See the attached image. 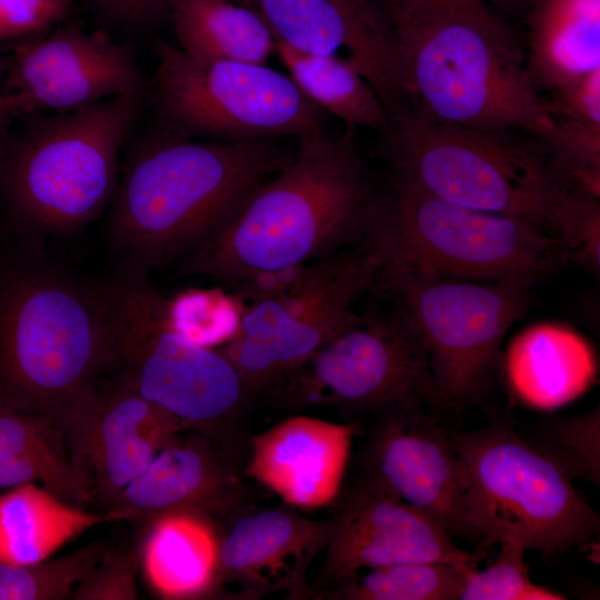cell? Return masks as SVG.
<instances>
[{"label":"cell","instance_id":"cell-31","mask_svg":"<svg viewBox=\"0 0 600 600\" xmlns=\"http://www.w3.org/2000/svg\"><path fill=\"white\" fill-rule=\"evenodd\" d=\"M599 420L598 408L580 416L551 419L539 424L533 439L526 441L571 481L579 478L599 486Z\"/></svg>","mask_w":600,"mask_h":600},{"label":"cell","instance_id":"cell-6","mask_svg":"<svg viewBox=\"0 0 600 600\" xmlns=\"http://www.w3.org/2000/svg\"><path fill=\"white\" fill-rule=\"evenodd\" d=\"M143 94H124L31 119L4 140L0 208L20 236L87 227L110 206L119 154Z\"/></svg>","mask_w":600,"mask_h":600},{"label":"cell","instance_id":"cell-1","mask_svg":"<svg viewBox=\"0 0 600 600\" xmlns=\"http://www.w3.org/2000/svg\"><path fill=\"white\" fill-rule=\"evenodd\" d=\"M374 1L394 34L407 111L484 131H551L513 30L486 2Z\"/></svg>","mask_w":600,"mask_h":600},{"label":"cell","instance_id":"cell-43","mask_svg":"<svg viewBox=\"0 0 600 600\" xmlns=\"http://www.w3.org/2000/svg\"><path fill=\"white\" fill-rule=\"evenodd\" d=\"M239 4L256 9V0H232Z\"/></svg>","mask_w":600,"mask_h":600},{"label":"cell","instance_id":"cell-2","mask_svg":"<svg viewBox=\"0 0 600 600\" xmlns=\"http://www.w3.org/2000/svg\"><path fill=\"white\" fill-rule=\"evenodd\" d=\"M352 129L300 138L294 157L259 184L231 219L179 261L186 274L231 286L261 270L308 264L359 244L376 196Z\"/></svg>","mask_w":600,"mask_h":600},{"label":"cell","instance_id":"cell-10","mask_svg":"<svg viewBox=\"0 0 600 600\" xmlns=\"http://www.w3.org/2000/svg\"><path fill=\"white\" fill-rule=\"evenodd\" d=\"M377 289L392 302L424 348L448 409L487 390L511 326L527 312L532 282L477 281L382 267Z\"/></svg>","mask_w":600,"mask_h":600},{"label":"cell","instance_id":"cell-32","mask_svg":"<svg viewBox=\"0 0 600 600\" xmlns=\"http://www.w3.org/2000/svg\"><path fill=\"white\" fill-rule=\"evenodd\" d=\"M546 230L558 242L566 260L599 276V198L561 183L550 204Z\"/></svg>","mask_w":600,"mask_h":600},{"label":"cell","instance_id":"cell-35","mask_svg":"<svg viewBox=\"0 0 600 600\" xmlns=\"http://www.w3.org/2000/svg\"><path fill=\"white\" fill-rule=\"evenodd\" d=\"M141 547L122 546L107 550L98 563L78 583L77 600H134L138 598L137 573Z\"/></svg>","mask_w":600,"mask_h":600},{"label":"cell","instance_id":"cell-3","mask_svg":"<svg viewBox=\"0 0 600 600\" xmlns=\"http://www.w3.org/2000/svg\"><path fill=\"white\" fill-rule=\"evenodd\" d=\"M291 159L269 139L193 141L161 132L142 142L118 179L108 232L124 260L178 263Z\"/></svg>","mask_w":600,"mask_h":600},{"label":"cell","instance_id":"cell-40","mask_svg":"<svg viewBox=\"0 0 600 600\" xmlns=\"http://www.w3.org/2000/svg\"><path fill=\"white\" fill-rule=\"evenodd\" d=\"M24 113L23 106L19 97L12 92H0V160L3 150V132L10 120L16 116Z\"/></svg>","mask_w":600,"mask_h":600},{"label":"cell","instance_id":"cell-34","mask_svg":"<svg viewBox=\"0 0 600 600\" xmlns=\"http://www.w3.org/2000/svg\"><path fill=\"white\" fill-rule=\"evenodd\" d=\"M497 559L486 569L471 568L460 600H563L567 597L534 583L524 559L527 548L517 539L500 544Z\"/></svg>","mask_w":600,"mask_h":600},{"label":"cell","instance_id":"cell-29","mask_svg":"<svg viewBox=\"0 0 600 600\" xmlns=\"http://www.w3.org/2000/svg\"><path fill=\"white\" fill-rule=\"evenodd\" d=\"M473 566L416 561L357 572L314 592L324 600H457Z\"/></svg>","mask_w":600,"mask_h":600},{"label":"cell","instance_id":"cell-22","mask_svg":"<svg viewBox=\"0 0 600 600\" xmlns=\"http://www.w3.org/2000/svg\"><path fill=\"white\" fill-rule=\"evenodd\" d=\"M524 18L526 64L539 92L600 70V0H533Z\"/></svg>","mask_w":600,"mask_h":600},{"label":"cell","instance_id":"cell-17","mask_svg":"<svg viewBox=\"0 0 600 600\" xmlns=\"http://www.w3.org/2000/svg\"><path fill=\"white\" fill-rule=\"evenodd\" d=\"M338 500L336 531L311 584L313 594L362 569L416 561L476 567L480 559L422 511L361 477Z\"/></svg>","mask_w":600,"mask_h":600},{"label":"cell","instance_id":"cell-8","mask_svg":"<svg viewBox=\"0 0 600 600\" xmlns=\"http://www.w3.org/2000/svg\"><path fill=\"white\" fill-rule=\"evenodd\" d=\"M466 478L469 524L481 551L507 539L543 556L586 547L600 518L549 459L512 428L452 432Z\"/></svg>","mask_w":600,"mask_h":600},{"label":"cell","instance_id":"cell-38","mask_svg":"<svg viewBox=\"0 0 600 600\" xmlns=\"http://www.w3.org/2000/svg\"><path fill=\"white\" fill-rule=\"evenodd\" d=\"M544 100L552 119L572 118L600 122V70L593 71L553 92Z\"/></svg>","mask_w":600,"mask_h":600},{"label":"cell","instance_id":"cell-30","mask_svg":"<svg viewBox=\"0 0 600 600\" xmlns=\"http://www.w3.org/2000/svg\"><path fill=\"white\" fill-rule=\"evenodd\" d=\"M108 550L94 541L54 559L29 564L0 562V600H59L73 592Z\"/></svg>","mask_w":600,"mask_h":600},{"label":"cell","instance_id":"cell-25","mask_svg":"<svg viewBox=\"0 0 600 600\" xmlns=\"http://www.w3.org/2000/svg\"><path fill=\"white\" fill-rule=\"evenodd\" d=\"M113 521L88 512L44 488L27 483L0 493V562L29 564L50 558L86 530Z\"/></svg>","mask_w":600,"mask_h":600},{"label":"cell","instance_id":"cell-7","mask_svg":"<svg viewBox=\"0 0 600 600\" xmlns=\"http://www.w3.org/2000/svg\"><path fill=\"white\" fill-rule=\"evenodd\" d=\"M362 241L382 267L477 281L533 283L566 260L558 242L530 221L452 203L398 178L376 193Z\"/></svg>","mask_w":600,"mask_h":600},{"label":"cell","instance_id":"cell-27","mask_svg":"<svg viewBox=\"0 0 600 600\" xmlns=\"http://www.w3.org/2000/svg\"><path fill=\"white\" fill-rule=\"evenodd\" d=\"M170 21L178 47L200 59L266 63L274 49L260 13L232 0H174Z\"/></svg>","mask_w":600,"mask_h":600},{"label":"cell","instance_id":"cell-46","mask_svg":"<svg viewBox=\"0 0 600 600\" xmlns=\"http://www.w3.org/2000/svg\"><path fill=\"white\" fill-rule=\"evenodd\" d=\"M330 1H331V2H336V1H338V0H330Z\"/></svg>","mask_w":600,"mask_h":600},{"label":"cell","instance_id":"cell-41","mask_svg":"<svg viewBox=\"0 0 600 600\" xmlns=\"http://www.w3.org/2000/svg\"><path fill=\"white\" fill-rule=\"evenodd\" d=\"M502 18L526 17L533 0H483Z\"/></svg>","mask_w":600,"mask_h":600},{"label":"cell","instance_id":"cell-18","mask_svg":"<svg viewBox=\"0 0 600 600\" xmlns=\"http://www.w3.org/2000/svg\"><path fill=\"white\" fill-rule=\"evenodd\" d=\"M336 527L334 514L310 519L289 506L238 518L219 540L213 589L233 586L236 599L277 592H286L289 599H311L308 571Z\"/></svg>","mask_w":600,"mask_h":600},{"label":"cell","instance_id":"cell-16","mask_svg":"<svg viewBox=\"0 0 600 600\" xmlns=\"http://www.w3.org/2000/svg\"><path fill=\"white\" fill-rule=\"evenodd\" d=\"M9 92L24 113L62 112L104 99L143 94L144 80L131 49L98 28L53 27L27 38L7 73Z\"/></svg>","mask_w":600,"mask_h":600},{"label":"cell","instance_id":"cell-44","mask_svg":"<svg viewBox=\"0 0 600 600\" xmlns=\"http://www.w3.org/2000/svg\"><path fill=\"white\" fill-rule=\"evenodd\" d=\"M430 1H444V2H462V3H479L483 0H430Z\"/></svg>","mask_w":600,"mask_h":600},{"label":"cell","instance_id":"cell-5","mask_svg":"<svg viewBox=\"0 0 600 600\" xmlns=\"http://www.w3.org/2000/svg\"><path fill=\"white\" fill-rule=\"evenodd\" d=\"M101 327L81 287L22 249L0 252V406L54 423L106 374Z\"/></svg>","mask_w":600,"mask_h":600},{"label":"cell","instance_id":"cell-15","mask_svg":"<svg viewBox=\"0 0 600 600\" xmlns=\"http://www.w3.org/2000/svg\"><path fill=\"white\" fill-rule=\"evenodd\" d=\"M424 409L407 407L373 419L360 453V477L422 511L452 537L477 542L452 432Z\"/></svg>","mask_w":600,"mask_h":600},{"label":"cell","instance_id":"cell-39","mask_svg":"<svg viewBox=\"0 0 600 600\" xmlns=\"http://www.w3.org/2000/svg\"><path fill=\"white\" fill-rule=\"evenodd\" d=\"M307 264L261 270L247 274L231 286L234 296L240 300L258 303L274 298L288 290L301 276Z\"/></svg>","mask_w":600,"mask_h":600},{"label":"cell","instance_id":"cell-36","mask_svg":"<svg viewBox=\"0 0 600 600\" xmlns=\"http://www.w3.org/2000/svg\"><path fill=\"white\" fill-rule=\"evenodd\" d=\"M100 29L140 34L170 20L174 0H80Z\"/></svg>","mask_w":600,"mask_h":600},{"label":"cell","instance_id":"cell-24","mask_svg":"<svg viewBox=\"0 0 600 600\" xmlns=\"http://www.w3.org/2000/svg\"><path fill=\"white\" fill-rule=\"evenodd\" d=\"M27 483H39L74 506L91 501L52 419L0 406V491Z\"/></svg>","mask_w":600,"mask_h":600},{"label":"cell","instance_id":"cell-13","mask_svg":"<svg viewBox=\"0 0 600 600\" xmlns=\"http://www.w3.org/2000/svg\"><path fill=\"white\" fill-rule=\"evenodd\" d=\"M381 268L364 241L310 262L283 293L244 309L234 338L217 350L251 394L270 391L358 317L352 304Z\"/></svg>","mask_w":600,"mask_h":600},{"label":"cell","instance_id":"cell-28","mask_svg":"<svg viewBox=\"0 0 600 600\" xmlns=\"http://www.w3.org/2000/svg\"><path fill=\"white\" fill-rule=\"evenodd\" d=\"M273 52L296 86L320 109L341 119L350 129L369 127L386 131L390 123L388 111L351 58L306 53L278 41Z\"/></svg>","mask_w":600,"mask_h":600},{"label":"cell","instance_id":"cell-21","mask_svg":"<svg viewBox=\"0 0 600 600\" xmlns=\"http://www.w3.org/2000/svg\"><path fill=\"white\" fill-rule=\"evenodd\" d=\"M500 363L513 398L527 408L552 411L590 390L598 380L592 344L573 328L541 322L520 331Z\"/></svg>","mask_w":600,"mask_h":600},{"label":"cell","instance_id":"cell-37","mask_svg":"<svg viewBox=\"0 0 600 600\" xmlns=\"http://www.w3.org/2000/svg\"><path fill=\"white\" fill-rule=\"evenodd\" d=\"M74 0H0V41L27 39L66 20Z\"/></svg>","mask_w":600,"mask_h":600},{"label":"cell","instance_id":"cell-14","mask_svg":"<svg viewBox=\"0 0 600 600\" xmlns=\"http://www.w3.org/2000/svg\"><path fill=\"white\" fill-rule=\"evenodd\" d=\"M56 424L91 501L108 508L184 430L170 412L106 374Z\"/></svg>","mask_w":600,"mask_h":600},{"label":"cell","instance_id":"cell-20","mask_svg":"<svg viewBox=\"0 0 600 600\" xmlns=\"http://www.w3.org/2000/svg\"><path fill=\"white\" fill-rule=\"evenodd\" d=\"M164 447L121 491L108 512L113 521L167 513L207 518L232 510L242 488L219 443L196 432Z\"/></svg>","mask_w":600,"mask_h":600},{"label":"cell","instance_id":"cell-26","mask_svg":"<svg viewBox=\"0 0 600 600\" xmlns=\"http://www.w3.org/2000/svg\"><path fill=\"white\" fill-rule=\"evenodd\" d=\"M219 540L209 519L167 513L151 520L141 562L152 589L166 599H184L213 589Z\"/></svg>","mask_w":600,"mask_h":600},{"label":"cell","instance_id":"cell-19","mask_svg":"<svg viewBox=\"0 0 600 600\" xmlns=\"http://www.w3.org/2000/svg\"><path fill=\"white\" fill-rule=\"evenodd\" d=\"M358 423L289 417L254 434L246 474L287 506L317 510L341 494Z\"/></svg>","mask_w":600,"mask_h":600},{"label":"cell","instance_id":"cell-4","mask_svg":"<svg viewBox=\"0 0 600 600\" xmlns=\"http://www.w3.org/2000/svg\"><path fill=\"white\" fill-rule=\"evenodd\" d=\"M86 288L104 339L106 376L222 444L252 396L233 364L176 331L147 268L123 260Z\"/></svg>","mask_w":600,"mask_h":600},{"label":"cell","instance_id":"cell-42","mask_svg":"<svg viewBox=\"0 0 600 600\" xmlns=\"http://www.w3.org/2000/svg\"><path fill=\"white\" fill-rule=\"evenodd\" d=\"M9 66L2 57H0V81L3 79V77L8 73Z\"/></svg>","mask_w":600,"mask_h":600},{"label":"cell","instance_id":"cell-23","mask_svg":"<svg viewBox=\"0 0 600 600\" xmlns=\"http://www.w3.org/2000/svg\"><path fill=\"white\" fill-rule=\"evenodd\" d=\"M256 10L274 41L313 54H336L346 48L382 100L396 94L399 78L394 64L330 0H256Z\"/></svg>","mask_w":600,"mask_h":600},{"label":"cell","instance_id":"cell-11","mask_svg":"<svg viewBox=\"0 0 600 600\" xmlns=\"http://www.w3.org/2000/svg\"><path fill=\"white\" fill-rule=\"evenodd\" d=\"M156 52L149 93L162 132L242 140L323 130L322 109L266 63L200 59L164 41Z\"/></svg>","mask_w":600,"mask_h":600},{"label":"cell","instance_id":"cell-45","mask_svg":"<svg viewBox=\"0 0 600 600\" xmlns=\"http://www.w3.org/2000/svg\"><path fill=\"white\" fill-rule=\"evenodd\" d=\"M2 246H3V241H2L1 230H0V252H1Z\"/></svg>","mask_w":600,"mask_h":600},{"label":"cell","instance_id":"cell-33","mask_svg":"<svg viewBox=\"0 0 600 600\" xmlns=\"http://www.w3.org/2000/svg\"><path fill=\"white\" fill-rule=\"evenodd\" d=\"M240 300L218 289H188L167 298L169 319L189 341L218 349L234 338L243 310Z\"/></svg>","mask_w":600,"mask_h":600},{"label":"cell","instance_id":"cell-9","mask_svg":"<svg viewBox=\"0 0 600 600\" xmlns=\"http://www.w3.org/2000/svg\"><path fill=\"white\" fill-rule=\"evenodd\" d=\"M384 132L398 179L442 200L521 218L547 231L561 182L544 153L507 131L436 123L410 111L391 118Z\"/></svg>","mask_w":600,"mask_h":600},{"label":"cell","instance_id":"cell-12","mask_svg":"<svg viewBox=\"0 0 600 600\" xmlns=\"http://www.w3.org/2000/svg\"><path fill=\"white\" fill-rule=\"evenodd\" d=\"M270 392L288 406H329L351 418L448 409L424 348L394 309L358 314Z\"/></svg>","mask_w":600,"mask_h":600}]
</instances>
